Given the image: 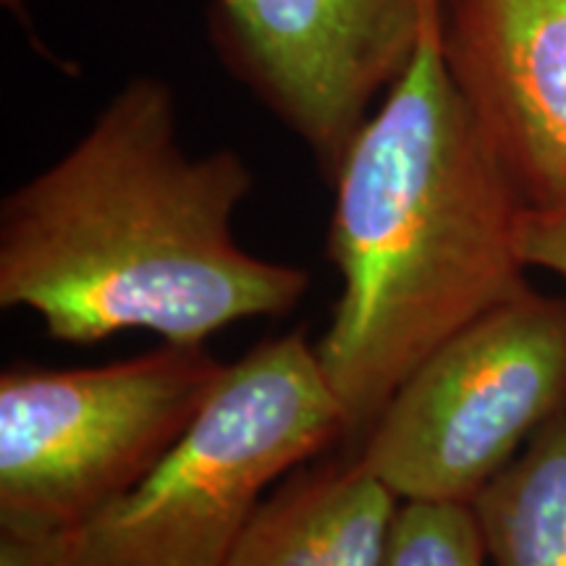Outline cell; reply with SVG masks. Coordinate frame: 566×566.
Masks as SVG:
<instances>
[{"label":"cell","mask_w":566,"mask_h":566,"mask_svg":"<svg viewBox=\"0 0 566 566\" xmlns=\"http://www.w3.org/2000/svg\"><path fill=\"white\" fill-rule=\"evenodd\" d=\"M252 171L231 147H184L174 92L124 84L59 160L0 205V307L30 310L61 344L147 331L202 346L286 315L310 273L244 250L233 216Z\"/></svg>","instance_id":"6da1fadb"},{"label":"cell","mask_w":566,"mask_h":566,"mask_svg":"<svg viewBox=\"0 0 566 566\" xmlns=\"http://www.w3.org/2000/svg\"><path fill=\"white\" fill-rule=\"evenodd\" d=\"M331 184L342 294L315 354L344 436L365 438L430 352L530 289L527 202L446 66L441 0Z\"/></svg>","instance_id":"7a4b0ae2"},{"label":"cell","mask_w":566,"mask_h":566,"mask_svg":"<svg viewBox=\"0 0 566 566\" xmlns=\"http://www.w3.org/2000/svg\"><path fill=\"white\" fill-rule=\"evenodd\" d=\"M344 436L302 334L229 365L189 433L129 491L76 525L0 533V566H226L260 501Z\"/></svg>","instance_id":"3957f363"},{"label":"cell","mask_w":566,"mask_h":566,"mask_svg":"<svg viewBox=\"0 0 566 566\" xmlns=\"http://www.w3.org/2000/svg\"><path fill=\"white\" fill-rule=\"evenodd\" d=\"M226 373L205 344L97 367L3 370L0 533H53L129 491L189 433Z\"/></svg>","instance_id":"277c9868"},{"label":"cell","mask_w":566,"mask_h":566,"mask_svg":"<svg viewBox=\"0 0 566 566\" xmlns=\"http://www.w3.org/2000/svg\"><path fill=\"white\" fill-rule=\"evenodd\" d=\"M566 409V300L533 286L430 352L357 459L399 501L472 504Z\"/></svg>","instance_id":"5b68a950"},{"label":"cell","mask_w":566,"mask_h":566,"mask_svg":"<svg viewBox=\"0 0 566 566\" xmlns=\"http://www.w3.org/2000/svg\"><path fill=\"white\" fill-rule=\"evenodd\" d=\"M438 0H210L223 66L334 181L373 103L405 74Z\"/></svg>","instance_id":"8992f818"},{"label":"cell","mask_w":566,"mask_h":566,"mask_svg":"<svg viewBox=\"0 0 566 566\" xmlns=\"http://www.w3.org/2000/svg\"><path fill=\"white\" fill-rule=\"evenodd\" d=\"M441 42L527 208L566 200V0H441Z\"/></svg>","instance_id":"52a82bcc"},{"label":"cell","mask_w":566,"mask_h":566,"mask_svg":"<svg viewBox=\"0 0 566 566\" xmlns=\"http://www.w3.org/2000/svg\"><path fill=\"white\" fill-rule=\"evenodd\" d=\"M396 506L357 457L302 464L260 501L226 566H380Z\"/></svg>","instance_id":"ba28073f"},{"label":"cell","mask_w":566,"mask_h":566,"mask_svg":"<svg viewBox=\"0 0 566 566\" xmlns=\"http://www.w3.org/2000/svg\"><path fill=\"white\" fill-rule=\"evenodd\" d=\"M470 506L491 566H566V409Z\"/></svg>","instance_id":"9c48e42d"},{"label":"cell","mask_w":566,"mask_h":566,"mask_svg":"<svg viewBox=\"0 0 566 566\" xmlns=\"http://www.w3.org/2000/svg\"><path fill=\"white\" fill-rule=\"evenodd\" d=\"M470 504L399 501L380 566H488Z\"/></svg>","instance_id":"30bf717a"},{"label":"cell","mask_w":566,"mask_h":566,"mask_svg":"<svg viewBox=\"0 0 566 566\" xmlns=\"http://www.w3.org/2000/svg\"><path fill=\"white\" fill-rule=\"evenodd\" d=\"M520 252L527 271L537 268L566 279V200L527 208L522 216Z\"/></svg>","instance_id":"8fae6325"}]
</instances>
